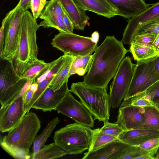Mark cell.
<instances>
[{"label": "cell", "instance_id": "11", "mask_svg": "<svg viewBox=\"0 0 159 159\" xmlns=\"http://www.w3.org/2000/svg\"><path fill=\"white\" fill-rule=\"evenodd\" d=\"M55 110L79 124L90 128L94 126L92 115L81 102L75 99L69 90Z\"/></svg>", "mask_w": 159, "mask_h": 159}, {"label": "cell", "instance_id": "20", "mask_svg": "<svg viewBox=\"0 0 159 159\" xmlns=\"http://www.w3.org/2000/svg\"><path fill=\"white\" fill-rule=\"evenodd\" d=\"M80 8L111 18L117 15L116 10L107 0H73Z\"/></svg>", "mask_w": 159, "mask_h": 159}, {"label": "cell", "instance_id": "18", "mask_svg": "<svg viewBox=\"0 0 159 159\" xmlns=\"http://www.w3.org/2000/svg\"><path fill=\"white\" fill-rule=\"evenodd\" d=\"M63 9L72 21L74 29L84 30L86 25H89V17L86 11L79 7L73 0H58Z\"/></svg>", "mask_w": 159, "mask_h": 159}, {"label": "cell", "instance_id": "48", "mask_svg": "<svg viewBox=\"0 0 159 159\" xmlns=\"http://www.w3.org/2000/svg\"><path fill=\"white\" fill-rule=\"evenodd\" d=\"M155 159H159V147L157 150V152L154 155Z\"/></svg>", "mask_w": 159, "mask_h": 159}, {"label": "cell", "instance_id": "9", "mask_svg": "<svg viewBox=\"0 0 159 159\" xmlns=\"http://www.w3.org/2000/svg\"><path fill=\"white\" fill-rule=\"evenodd\" d=\"M135 64L129 56L121 61L110 86L109 95L111 107H119L130 85Z\"/></svg>", "mask_w": 159, "mask_h": 159}, {"label": "cell", "instance_id": "45", "mask_svg": "<svg viewBox=\"0 0 159 159\" xmlns=\"http://www.w3.org/2000/svg\"><path fill=\"white\" fill-rule=\"evenodd\" d=\"M136 159H155V158L153 156L148 153L139 157Z\"/></svg>", "mask_w": 159, "mask_h": 159}, {"label": "cell", "instance_id": "35", "mask_svg": "<svg viewBox=\"0 0 159 159\" xmlns=\"http://www.w3.org/2000/svg\"><path fill=\"white\" fill-rule=\"evenodd\" d=\"M149 153L138 146L129 145L120 159H136L141 155Z\"/></svg>", "mask_w": 159, "mask_h": 159}, {"label": "cell", "instance_id": "31", "mask_svg": "<svg viewBox=\"0 0 159 159\" xmlns=\"http://www.w3.org/2000/svg\"><path fill=\"white\" fill-rule=\"evenodd\" d=\"M159 33V17L140 26L137 30L134 36L148 33L154 34L156 36Z\"/></svg>", "mask_w": 159, "mask_h": 159}, {"label": "cell", "instance_id": "46", "mask_svg": "<svg viewBox=\"0 0 159 159\" xmlns=\"http://www.w3.org/2000/svg\"><path fill=\"white\" fill-rule=\"evenodd\" d=\"M154 67L156 71L159 74V54L155 57Z\"/></svg>", "mask_w": 159, "mask_h": 159}, {"label": "cell", "instance_id": "12", "mask_svg": "<svg viewBox=\"0 0 159 159\" xmlns=\"http://www.w3.org/2000/svg\"><path fill=\"white\" fill-rule=\"evenodd\" d=\"M24 95L20 94L11 103L1 108L0 131L8 132L16 126L25 114Z\"/></svg>", "mask_w": 159, "mask_h": 159}, {"label": "cell", "instance_id": "49", "mask_svg": "<svg viewBox=\"0 0 159 159\" xmlns=\"http://www.w3.org/2000/svg\"><path fill=\"white\" fill-rule=\"evenodd\" d=\"M155 106L158 108L159 110V102L156 103L155 104Z\"/></svg>", "mask_w": 159, "mask_h": 159}, {"label": "cell", "instance_id": "23", "mask_svg": "<svg viewBox=\"0 0 159 159\" xmlns=\"http://www.w3.org/2000/svg\"><path fill=\"white\" fill-rule=\"evenodd\" d=\"M68 154L64 149L55 143L44 145L38 151L33 153V159H50L60 158Z\"/></svg>", "mask_w": 159, "mask_h": 159}, {"label": "cell", "instance_id": "28", "mask_svg": "<svg viewBox=\"0 0 159 159\" xmlns=\"http://www.w3.org/2000/svg\"><path fill=\"white\" fill-rule=\"evenodd\" d=\"M118 139L117 137L104 133L102 131L101 128L93 129L91 141L88 152H91L97 150Z\"/></svg>", "mask_w": 159, "mask_h": 159}, {"label": "cell", "instance_id": "14", "mask_svg": "<svg viewBox=\"0 0 159 159\" xmlns=\"http://www.w3.org/2000/svg\"><path fill=\"white\" fill-rule=\"evenodd\" d=\"M145 121L143 107L133 106H120L116 121L124 131L136 129Z\"/></svg>", "mask_w": 159, "mask_h": 159}, {"label": "cell", "instance_id": "41", "mask_svg": "<svg viewBox=\"0 0 159 159\" xmlns=\"http://www.w3.org/2000/svg\"><path fill=\"white\" fill-rule=\"evenodd\" d=\"M6 19V18L5 16L2 20L1 26L0 29V58L2 57L3 55L4 39V24Z\"/></svg>", "mask_w": 159, "mask_h": 159}, {"label": "cell", "instance_id": "17", "mask_svg": "<svg viewBox=\"0 0 159 159\" xmlns=\"http://www.w3.org/2000/svg\"><path fill=\"white\" fill-rule=\"evenodd\" d=\"M129 146L118 139L97 150L85 153L82 159H120Z\"/></svg>", "mask_w": 159, "mask_h": 159}, {"label": "cell", "instance_id": "36", "mask_svg": "<svg viewBox=\"0 0 159 159\" xmlns=\"http://www.w3.org/2000/svg\"><path fill=\"white\" fill-rule=\"evenodd\" d=\"M104 123V125L101 128V130L102 132L107 134L118 138L124 131L118 124L115 123H111L108 121Z\"/></svg>", "mask_w": 159, "mask_h": 159}, {"label": "cell", "instance_id": "44", "mask_svg": "<svg viewBox=\"0 0 159 159\" xmlns=\"http://www.w3.org/2000/svg\"><path fill=\"white\" fill-rule=\"evenodd\" d=\"M152 45L158 54H159V33L156 36Z\"/></svg>", "mask_w": 159, "mask_h": 159}, {"label": "cell", "instance_id": "21", "mask_svg": "<svg viewBox=\"0 0 159 159\" xmlns=\"http://www.w3.org/2000/svg\"><path fill=\"white\" fill-rule=\"evenodd\" d=\"M129 51L137 61L148 60L156 57L158 54L152 45L132 42Z\"/></svg>", "mask_w": 159, "mask_h": 159}, {"label": "cell", "instance_id": "32", "mask_svg": "<svg viewBox=\"0 0 159 159\" xmlns=\"http://www.w3.org/2000/svg\"><path fill=\"white\" fill-rule=\"evenodd\" d=\"M133 106L139 107L155 106V104L139 95L135 96L128 99L123 101L120 106Z\"/></svg>", "mask_w": 159, "mask_h": 159}, {"label": "cell", "instance_id": "5", "mask_svg": "<svg viewBox=\"0 0 159 159\" xmlns=\"http://www.w3.org/2000/svg\"><path fill=\"white\" fill-rule=\"evenodd\" d=\"M93 133L90 127L76 122L56 131L54 140L68 154H79L89 149Z\"/></svg>", "mask_w": 159, "mask_h": 159}, {"label": "cell", "instance_id": "16", "mask_svg": "<svg viewBox=\"0 0 159 159\" xmlns=\"http://www.w3.org/2000/svg\"><path fill=\"white\" fill-rule=\"evenodd\" d=\"M116 10L117 15L132 18L140 14L151 4L145 3L144 0H107Z\"/></svg>", "mask_w": 159, "mask_h": 159}, {"label": "cell", "instance_id": "25", "mask_svg": "<svg viewBox=\"0 0 159 159\" xmlns=\"http://www.w3.org/2000/svg\"><path fill=\"white\" fill-rule=\"evenodd\" d=\"M144 123L137 129H152L159 131V110L155 106L143 107Z\"/></svg>", "mask_w": 159, "mask_h": 159}, {"label": "cell", "instance_id": "1", "mask_svg": "<svg viewBox=\"0 0 159 159\" xmlns=\"http://www.w3.org/2000/svg\"><path fill=\"white\" fill-rule=\"evenodd\" d=\"M129 51L114 36H107L93 55L90 68L83 82L89 86L107 89L122 60Z\"/></svg>", "mask_w": 159, "mask_h": 159}, {"label": "cell", "instance_id": "26", "mask_svg": "<svg viewBox=\"0 0 159 159\" xmlns=\"http://www.w3.org/2000/svg\"><path fill=\"white\" fill-rule=\"evenodd\" d=\"M93 55L75 57L69 72V76L75 74L83 76L89 70L93 59Z\"/></svg>", "mask_w": 159, "mask_h": 159}, {"label": "cell", "instance_id": "40", "mask_svg": "<svg viewBox=\"0 0 159 159\" xmlns=\"http://www.w3.org/2000/svg\"><path fill=\"white\" fill-rule=\"evenodd\" d=\"M62 16L64 24L68 32L72 33L73 30L74 29L73 23L64 10Z\"/></svg>", "mask_w": 159, "mask_h": 159}, {"label": "cell", "instance_id": "2", "mask_svg": "<svg viewBox=\"0 0 159 159\" xmlns=\"http://www.w3.org/2000/svg\"><path fill=\"white\" fill-rule=\"evenodd\" d=\"M41 127V121L37 114L28 112L16 126L1 139V146L14 158L29 159L30 148Z\"/></svg>", "mask_w": 159, "mask_h": 159}, {"label": "cell", "instance_id": "4", "mask_svg": "<svg viewBox=\"0 0 159 159\" xmlns=\"http://www.w3.org/2000/svg\"><path fill=\"white\" fill-rule=\"evenodd\" d=\"M107 90L87 85L82 82L72 84L69 90L79 98L94 119L104 123L108 121L111 107Z\"/></svg>", "mask_w": 159, "mask_h": 159}, {"label": "cell", "instance_id": "22", "mask_svg": "<svg viewBox=\"0 0 159 159\" xmlns=\"http://www.w3.org/2000/svg\"><path fill=\"white\" fill-rule=\"evenodd\" d=\"M58 58L50 63L38 59L30 65L20 77L28 80L39 77L51 68L57 61Z\"/></svg>", "mask_w": 159, "mask_h": 159}, {"label": "cell", "instance_id": "19", "mask_svg": "<svg viewBox=\"0 0 159 159\" xmlns=\"http://www.w3.org/2000/svg\"><path fill=\"white\" fill-rule=\"evenodd\" d=\"M159 137V131L137 129L124 131L118 137L120 140L131 146H138Z\"/></svg>", "mask_w": 159, "mask_h": 159}, {"label": "cell", "instance_id": "38", "mask_svg": "<svg viewBox=\"0 0 159 159\" xmlns=\"http://www.w3.org/2000/svg\"><path fill=\"white\" fill-rule=\"evenodd\" d=\"M138 146L146 150L154 157L159 147V137L147 141Z\"/></svg>", "mask_w": 159, "mask_h": 159}, {"label": "cell", "instance_id": "3", "mask_svg": "<svg viewBox=\"0 0 159 159\" xmlns=\"http://www.w3.org/2000/svg\"><path fill=\"white\" fill-rule=\"evenodd\" d=\"M40 26L28 11L21 15L19 26L18 50L12 62L21 77L28 67L38 59L36 32Z\"/></svg>", "mask_w": 159, "mask_h": 159}, {"label": "cell", "instance_id": "6", "mask_svg": "<svg viewBox=\"0 0 159 159\" xmlns=\"http://www.w3.org/2000/svg\"><path fill=\"white\" fill-rule=\"evenodd\" d=\"M99 35L93 32L91 37L69 32H60L55 35L51 43L53 47L64 54L74 57L92 54L98 47Z\"/></svg>", "mask_w": 159, "mask_h": 159}, {"label": "cell", "instance_id": "24", "mask_svg": "<svg viewBox=\"0 0 159 159\" xmlns=\"http://www.w3.org/2000/svg\"><path fill=\"white\" fill-rule=\"evenodd\" d=\"M75 57L69 55L64 64L53 77L48 87L56 91L59 89L68 80L70 69Z\"/></svg>", "mask_w": 159, "mask_h": 159}, {"label": "cell", "instance_id": "33", "mask_svg": "<svg viewBox=\"0 0 159 159\" xmlns=\"http://www.w3.org/2000/svg\"><path fill=\"white\" fill-rule=\"evenodd\" d=\"M53 78H46L43 81L38 84V89L34 93L30 102L28 105H25L26 113L29 112L33 105L48 87Z\"/></svg>", "mask_w": 159, "mask_h": 159}, {"label": "cell", "instance_id": "42", "mask_svg": "<svg viewBox=\"0 0 159 159\" xmlns=\"http://www.w3.org/2000/svg\"><path fill=\"white\" fill-rule=\"evenodd\" d=\"M31 0H20L16 7L24 12L30 8Z\"/></svg>", "mask_w": 159, "mask_h": 159}, {"label": "cell", "instance_id": "7", "mask_svg": "<svg viewBox=\"0 0 159 159\" xmlns=\"http://www.w3.org/2000/svg\"><path fill=\"white\" fill-rule=\"evenodd\" d=\"M17 73L12 61L0 58V102L2 107L12 102L28 81Z\"/></svg>", "mask_w": 159, "mask_h": 159}, {"label": "cell", "instance_id": "34", "mask_svg": "<svg viewBox=\"0 0 159 159\" xmlns=\"http://www.w3.org/2000/svg\"><path fill=\"white\" fill-rule=\"evenodd\" d=\"M138 95L154 104L159 102V80Z\"/></svg>", "mask_w": 159, "mask_h": 159}, {"label": "cell", "instance_id": "29", "mask_svg": "<svg viewBox=\"0 0 159 159\" xmlns=\"http://www.w3.org/2000/svg\"><path fill=\"white\" fill-rule=\"evenodd\" d=\"M63 8L58 0H50L47 3L39 18L44 20L50 17L58 15H62Z\"/></svg>", "mask_w": 159, "mask_h": 159}, {"label": "cell", "instance_id": "43", "mask_svg": "<svg viewBox=\"0 0 159 159\" xmlns=\"http://www.w3.org/2000/svg\"><path fill=\"white\" fill-rule=\"evenodd\" d=\"M34 93L29 89L25 93L24 97L25 105H28L30 102Z\"/></svg>", "mask_w": 159, "mask_h": 159}, {"label": "cell", "instance_id": "39", "mask_svg": "<svg viewBox=\"0 0 159 159\" xmlns=\"http://www.w3.org/2000/svg\"><path fill=\"white\" fill-rule=\"evenodd\" d=\"M155 37L156 35L155 34L151 33L136 35L133 37L132 42L152 45Z\"/></svg>", "mask_w": 159, "mask_h": 159}, {"label": "cell", "instance_id": "15", "mask_svg": "<svg viewBox=\"0 0 159 159\" xmlns=\"http://www.w3.org/2000/svg\"><path fill=\"white\" fill-rule=\"evenodd\" d=\"M66 80L58 89L55 91L48 87L32 106V108L43 112L55 110L69 90Z\"/></svg>", "mask_w": 159, "mask_h": 159}, {"label": "cell", "instance_id": "13", "mask_svg": "<svg viewBox=\"0 0 159 159\" xmlns=\"http://www.w3.org/2000/svg\"><path fill=\"white\" fill-rule=\"evenodd\" d=\"M159 17V2L152 4L146 11L128 21L121 41L130 45L137 29L142 25Z\"/></svg>", "mask_w": 159, "mask_h": 159}, {"label": "cell", "instance_id": "47", "mask_svg": "<svg viewBox=\"0 0 159 159\" xmlns=\"http://www.w3.org/2000/svg\"><path fill=\"white\" fill-rule=\"evenodd\" d=\"M38 84L35 82H33L30 85V90L33 93L36 92L38 88Z\"/></svg>", "mask_w": 159, "mask_h": 159}, {"label": "cell", "instance_id": "10", "mask_svg": "<svg viewBox=\"0 0 159 159\" xmlns=\"http://www.w3.org/2000/svg\"><path fill=\"white\" fill-rule=\"evenodd\" d=\"M24 11L16 7L6 15L2 56L0 58L11 61L18 50L19 40V26Z\"/></svg>", "mask_w": 159, "mask_h": 159}, {"label": "cell", "instance_id": "27", "mask_svg": "<svg viewBox=\"0 0 159 159\" xmlns=\"http://www.w3.org/2000/svg\"><path fill=\"white\" fill-rule=\"evenodd\" d=\"M60 121V119L58 117L53 118L47 124L42 133L36 136L33 143V153L36 152L43 146Z\"/></svg>", "mask_w": 159, "mask_h": 159}, {"label": "cell", "instance_id": "8", "mask_svg": "<svg viewBox=\"0 0 159 159\" xmlns=\"http://www.w3.org/2000/svg\"><path fill=\"white\" fill-rule=\"evenodd\" d=\"M155 57L137 61L124 101L145 92L159 80V74L156 71L154 67Z\"/></svg>", "mask_w": 159, "mask_h": 159}, {"label": "cell", "instance_id": "37", "mask_svg": "<svg viewBox=\"0 0 159 159\" xmlns=\"http://www.w3.org/2000/svg\"><path fill=\"white\" fill-rule=\"evenodd\" d=\"M47 1L46 0H31L30 8L35 19L39 17Z\"/></svg>", "mask_w": 159, "mask_h": 159}, {"label": "cell", "instance_id": "30", "mask_svg": "<svg viewBox=\"0 0 159 159\" xmlns=\"http://www.w3.org/2000/svg\"><path fill=\"white\" fill-rule=\"evenodd\" d=\"M39 25L44 28H55L59 32H69L64 24L62 15L54 16L45 19Z\"/></svg>", "mask_w": 159, "mask_h": 159}]
</instances>
